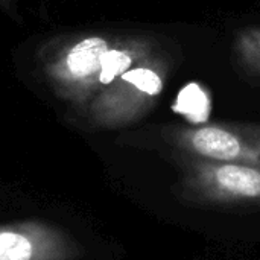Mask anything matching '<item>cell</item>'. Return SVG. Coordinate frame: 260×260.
<instances>
[{
    "label": "cell",
    "mask_w": 260,
    "mask_h": 260,
    "mask_svg": "<svg viewBox=\"0 0 260 260\" xmlns=\"http://www.w3.org/2000/svg\"><path fill=\"white\" fill-rule=\"evenodd\" d=\"M233 56L242 72L260 78V27H247L236 35Z\"/></svg>",
    "instance_id": "cell-6"
},
{
    "label": "cell",
    "mask_w": 260,
    "mask_h": 260,
    "mask_svg": "<svg viewBox=\"0 0 260 260\" xmlns=\"http://www.w3.org/2000/svg\"><path fill=\"white\" fill-rule=\"evenodd\" d=\"M161 140L178 160H207L260 166V125L210 122L168 125Z\"/></svg>",
    "instance_id": "cell-2"
},
{
    "label": "cell",
    "mask_w": 260,
    "mask_h": 260,
    "mask_svg": "<svg viewBox=\"0 0 260 260\" xmlns=\"http://www.w3.org/2000/svg\"><path fill=\"white\" fill-rule=\"evenodd\" d=\"M82 248L66 230L40 219L0 221V260H79Z\"/></svg>",
    "instance_id": "cell-3"
},
{
    "label": "cell",
    "mask_w": 260,
    "mask_h": 260,
    "mask_svg": "<svg viewBox=\"0 0 260 260\" xmlns=\"http://www.w3.org/2000/svg\"><path fill=\"white\" fill-rule=\"evenodd\" d=\"M110 50L107 40L101 37H88L79 41L67 56L70 72L78 78H90L99 75L104 55Z\"/></svg>",
    "instance_id": "cell-5"
},
{
    "label": "cell",
    "mask_w": 260,
    "mask_h": 260,
    "mask_svg": "<svg viewBox=\"0 0 260 260\" xmlns=\"http://www.w3.org/2000/svg\"><path fill=\"white\" fill-rule=\"evenodd\" d=\"M177 197L189 206H260V166L207 160H178Z\"/></svg>",
    "instance_id": "cell-1"
},
{
    "label": "cell",
    "mask_w": 260,
    "mask_h": 260,
    "mask_svg": "<svg viewBox=\"0 0 260 260\" xmlns=\"http://www.w3.org/2000/svg\"><path fill=\"white\" fill-rule=\"evenodd\" d=\"M171 67V58L157 49L119 76L116 104L111 105L114 119L126 122L146 114L163 93Z\"/></svg>",
    "instance_id": "cell-4"
}]
</instances>
